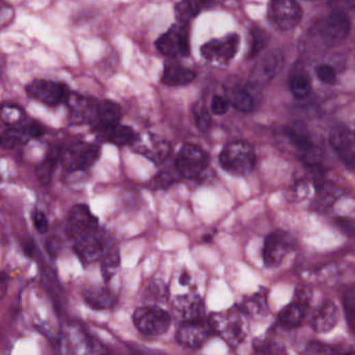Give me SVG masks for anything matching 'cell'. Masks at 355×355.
I'll return each instance as SVG.
<instances>
[{"instance_id": "6da1fadb", "label": "cell", "mask_w": 355, "mask_h": 355, "mask_svg": "<svg viewBox=\"0 0 355 355\" xmlns=\"http://www.w3.org/2000/svg\"><path fill=\"white\" fill-rule=\"evenodd\" d=\"M209 323L212 332L234 348L239 346L248 336V317L239 306L214 313Z\"/></svg>"}, {"instance_id": "7a4b0ae2", "label": "cell", "mask_w": 355, "mask_h": 355, "mask_svg": "<svg viewBox=\"0 0 355 355\" xmlns=\"http://www.w3.org/2000/svg\"><path fill=\"white\" fill-rule=\"evenodd\" d=\"M257 156L254 148L246 141L226 144L220 154L222 169L233 175H246L254 170Z\"/></svg>"}, {"instance_id": "3957f363", "label": "cell", "mask_w": 355, "mask_h": 355, "mask_svg": "<svg viewBox=\"0 0 355 355\" xmlns=\"http://www.w3.org/2000/svg\"><path fill=\"white\" fill-rule=\"evenodd\" d=\"M172 317L158 306H144L135 310L133 323L140 334L148 336L163 334L170 326Z\"/></svg>"}, {"instance_id": "277c9868", "label": "cell", "mask_w": 355, "mask_h": 355, "mask_svg": "<svg viewBox=\"0 0 355 355\" xmlns=\"http://www.w3.org/2000/svg\"><path fill=\"white\" fill-rule=\"evenodd\" d=\"M209 162V156L202 148L187 143L180 149L174 166L182 178L194 180L206 171Z\"/></svg>"}, {"instance_id": "5b68a950", "label": "cell", "mask_w": 355, "mask_h": 355, "mask_svg": "<svg viewBox=\"0 0 355 355\" xmlns=\"http://www.w3.org/2000/svg\"><path fill=\"white\" fill-rule=\"evenodd\" d=\"M101 149L96 144L78 142L61 154L63 167L68 172H83L91 168L99 158Z\"/></svg>"}, {"instance_id": "8992f818", "label": "cell", "mask_w": 355, "mask_h": 355, "mask_svg": "<svg viewBox=\"0 0 355 355\" xmlns=\"http://www.w3.org/2000/svg\"><path fill=\"white\" fill-rule=\"evenodd\" d=\"M209 320L205 318L186 321L180 325L176 332V341L184 348L198 349L206 344L212 334Z\"/></svg>"}, {"instance_id": "52a82bcc", "label": "cell", "mask_w": 355, "mask_h": 355, "mask_svg": "<svg viewBox=\"0 0 355 355\" xmlns=\"http://www.w3.org/2000/svg\"><path fill=\"white\" fill-rule=\"evenodd\" d=\"M99 230L97 217L86 204H77L72 208L68 218L67 234L71 240H79Z\"/></svg>"}, {"instance_id": "ba28073f", "label": "cell", "mask_w": 355, "mask_h": 355, "mask_svg": "<svg viewBox=\"0 0 355 355\" xmlns=\"http://www.w3.org/2000/svg\"><path fill=\"white\" fill-rule=\"evenodd\" d=\"M187 26V24L172 26L170 31L166 32L156 42L158 50L168 58L188 56L190 45Z\"/></svg>"}, {"instance_id": "9c48e42d", "label": "cell", "mask_w": 355, "mask_h": 355, "mask_svg": "<svg viewBox=\"0 0 355 355\" xmlns=\"http://www.w3.org/2000/svg\"><path fill=\"white\" fill-rule=\"evenodd\" d=\"M292 247V238L287 232L276 230L268 234L264 241L263 260L267 268H276Z\"/></svg>"}, {"instance_id": "30bf717a", "label": "cell", "mask_w": 355, "mask_h": 355, "mask_svg": "<svg viewBox=\"0 0 355 355\" xmlns=\"http://www.w3.org/2000/svg\"><path fill=\"white\" fill-rule=\"evenodd\" d=\"M26 91L34 99L51 106L66 101L70 94L63 84L47 79L34 80L33 83L27 86Z\"/></svg>"}, {"instance_id": "8fae6325", "label": "cell", "mask_w": 355, "mask_h": 355, "mask_svg": "<svg viewBox=\"0 0 355 355\" xmlns=\"http://www.w3.org/2000/svg\"><path fill=\"white\" fill-rule=\"evenodd\" d=\"M239 41V36L233 34L222 39L208 42L200 48V52L204 59L208 62L228 64L236 56Z\"/></svg>"}, {"instance_id": "7c38bea8", "label": "cell", "mask_w": 355, "mask_h": 355, "mask_svg": "<svg viewBox=\"0 0 355 355\" xmlns=\"http://www.w3.org/2000/svg\"><path fill=\"white\" fill-rule=\"evenodd\" d=\"M270 17L278 29L289 31L302 21V10L296 0H272Z\"/></svg>"}, {"instance_id": "4fadbf2b", "label": "cell", "mask_w": 355, "mask_h": 355, "mask_svg": "<svg viewBox=\"0 0 355 355\" xmlns=\"http://www.w3.org/2000/svg\"><path fill=\"white\" fill-rule=\"evenodd\" d=\"M66 102L70 110V121L72 124L80 125L94 123L97 119L100 104L97 100L79 94L70 93Z\"/></svg>"}, {"instance_id": "5bb4252c", "label": "cell", "mask_w": 355, "mask_h": 355, "mask_svg": "<svg viewBox=\"0 0 355 355\" xmlns=\"http://www.w3.org/2000/svg\"><path fill=\"white\" fill-rule=\"evenodd\" d=\"M105 236L99 230L74 242V250L83 264H93L101 260L105 252Z\"/></svg>"}, {"instance_id": "9a60e30c", "label": "cell", "mask_w": 355, "mask_h": 355, "mask_svg": "<svg viewBox=\"0 0 355 355\" xmlns=\"http://www.w3.org/2000/svg\"><path fill=\"white\" fill-rule=\"evenodd\" d=\"M172 314L181 323L205 318V306L202 297L196 293L176 297L172 304Z\"/></svg>"}, {"instance_id": "2e32d148", "label": "cell", "mask_w": 355, "mask_h": 355, "mask_svg": "<svg viewBox=\"0 0 355 355\" xmlns=\"http://www.w3.org/2000/svg\"><path fill=\"white\" fill-rule=\"evenodd\" d=\"M282 54L280 50H272L265 54L252 69L250 83L254 86L267 85L272 78L280 72L282 66Z\"/></svg>"}, {"instance_id": "e0dca14e", "label": "cell", "mask_w": 355, "mask_h": 355, "mask_svg": "<svg viewBox=\"0 0 355 355\" xmlns=\"http://www.w3.org/2000/svg\"><path fill=\"white\" fill-rule=\"evenodd\" d=\"M308 298L306 293L298 292L294 300L278 314L280 324L286 328H294L302 324L308 313Z\"/></svg>"}, {"instance_id": "ac0fdd59", "label": "cell", "mask_w": 355, "mask_h": 355, "mask_svg": "<svg viewBox=\"0 0 355 355\" xmlns=\"http://www.w3.org/2000/svg\"><path fill=\"white\" fill-rule=\"evenodd\" d=\"M320 32L326 41H342L350 32V23L348 18L343 12H336L323 20Z\"/></svg>"}, {"instance_id": "d6986e66", "label": "cell", "mask_w": 355, "mask_h": 355, "mask_svg": "<svg viewBox=\"0 0 355 355\" xmlns=\"http://www.w3.org/2000/svg\"><path fill=\"white\" fill-rule=\"evenodd\" d=\"M338 306L332 300H326L315 313L311 324L315 332L318 334H326L334 330L338 324Z\"/></svg>"}, {"instance_id": "ffe728a7", "label": "cell", "mask_w": 355, "mask_h": 355, "mask_svg": "<svg viewBox=\"0 0 355 355\" xmlns=\"http://www.w3.org/2000/svg\"><path fill=\"white\" fill-rule=\"evenodd\" d=\"M122 118L121 108L116 102L104 101L99 104L98 116L95 123V130L106 134L114 126L120 124Z\"/></svg>"}, {"instance_id": "44dd1931", "label": "cell", "mask_w": 355, "mask_h": 355, "mask_svg": "<svg viewBox=\"0 0 355 355\" xmlns=\"http://www.w3.org/2000/svg\"><path fill=\"white\" fill-rule=\"evenodd\" d=\"M84 300L94 310H108L114 306L116 299L111 291L103 286H92L84 292Z\"/></svg>"}, {"instance_id": "7402d4cb", "label": "cell", "mask_w": 355, "mask_h": 355, "mask_svg": "<svg viewBox=\"0 0 355 355\" xmlns=\"http://www.w3.org/2000/svg\"><path fill=\"white\" fill-rule=\"evenodd\" d=\"M241 310L248 315V318H262L269 312L268 308L267 294L266 292L256 293L250 297L244 299L241 304H239Z\"/></svg>"}, {"instance_id": "603a6c76", "label": "cell", "mask_w": 355, "mask_h": 355, "mask_svg": "<svg viewBox=\"0 0 355 355\" xmlns=\"http://www.w3.org/2000/svg\"><path fill=\"white\" fill-rule=\"evenodd\" d=\"M330 142L337 151L350 149L355 145V125L336 126L330 132Z\"/></svg>"}, {"instance_id": "cb8c5ba5", "label": "cell", "mask_w": 355, "mask_h": 355, "mask_svg": "<svg viewBox=\"0 0 355 355\" xmlns=\"http://www.w3.org/2000/svg\"><path fill=\"white\" fill-rule=\"evenodd\" d=\"M196 78V73L182 66L170 65L164 69L162 83L168 86H183L192 83Z\"/></svg>"}, {"instance_id": "d4e9b609", "label": "cell", "mask_w": 355, "mask_h": 355, "mask_svg": "<svg viewBox=\"0 0 355 355\" xmlns=\"http://www.w3.org/2000/svg\"><path fill=\"white\" fill-rule=\"evenodd\" d=\"M137 151L155 162L156 165H159L168 160L170 154V144L163 140H151V145L142 144L138 146Z\"/></svg>"}, {"instance_id": "484cf974", "label": "cell", "mask_w": 355, "mask_h": 355, "mask_svg": "<svg viewBox=\"0 0 355 355\" xmlns=\"http://www.w3.org/2000/svg\"><path fill=\"white\" fill-rule=\"evenodd\" d=\"M101 270L105 282H108L110 278H114V274L118 272L121 262V256L118 247L112 246L109 242L106 245L105 252L101 258Z\"/></svg>"}, {"instance_id": "4316f807", "label": "cell", "mask_w": 355, "mask_h": 355, "mask_svg": "<svg viewBox=\"0 0 355 355\" xmlns=\"http://www.w3.org/2000/svg\"><path fill=\"white\" fill-rule=\"evenodd\" d=\"M29 139L31 136L28 127L12 126V128L0 134V146L5 149H13L16 146L27 143Z\"/></svg>"}, {"instance_id": "83f0119b", "label": "cell", "mask_w": 355, "mask_h": 355, "mask_svg": "<svg viewBox=\"0 0 355 355\" xmlns=\"http://www.w3.org/2000/svg\"><path fill=\"white\" fill-rule=\"evenodd\" d=\"M289 140L292 142L293 145L296 146L298 149L302 150L304 154H310L315 148L314 142L310 134L302 126L295 125L289 126L285 130Z\"/></svg>"}, {"instance_id": "f1b7e54d", "label": "cell", "mask_w": 355, "mask_h": 355, "mask_svg": "<svg viewBox=\"0 0 355 355\" xmlns=\"http://www.w3.org/2000/svg\"><path fill=\"white\" fill-rule=\"evenodd\" d=\"M108 141L116 146H127L131 145L136 142V134L131 127L126 125L114 126L112 130L106 134Z\"/></svg>"}, {"instance_id": "f546056e", "label": "cell", "mask_w": 355, "mask_h": 355, "mask_svg": "<svg viewBox=\"0 0 355 355\" xmlns=\"http://www.w3.org/2000/svg\"><path fill=\"white\" fill-rule=\"evenodd\" d=\"M230 103L242 113H250L254 110V101L250 93L244 89H234L231 93Z\"/></svg>"}, {"instance_id": "4dcf8cb0", "label": "cell", "mask_w": 355, "mask_h": 355, "mask_svg": "<svg viewBox=\"0 0 355 355\" xmlns=\"http://www.w3.org/2000/svg\"><path fill=\"white\" fill-rule=\"evenodd\" d=\"M168 296V290L166 284L161 282H152L146 289L144 297L150 306L166 302Z\"/></svg>"}, {"instance_id": "1f68e13d", "label": "cell", "mask_w": 355, "mask_h": 355, "mask_svg": "<svg viewBox=\"0 0 355 355\" xmlns=\"http://www.w3.org/2000/svg\"><path fill=\"white\" fill-rule=\"evenodd\" d=\"M291 92L292 95L296 99H304L312 91V84H311L310 78L304 74H298L294 76L291 80L290 85Z\"/></svg>"}, {"instance_id": "d6a6232c", "label": "cell", "mask_w": 355, "mask_h": 355, "mask_svg": "<svg viewBox=\"0 0 355 355\" xmlns=\"http://www.w3.org/2000/svg\"><path fill=\"white\" fill-rule=\"evenodd\" d=\"M25 117L23 110L17 106L7 104L0 108V119L9 126H17Z\"/></svg>"}, {"instance_id": "836d02e7", "label": "cell", "mask_w": 355, "mask_h": 355, "mask_svg": "<svg viewBox=\"0 0 355 355\" xmlns=\"http://www.w3.org/2000/svg\"><path fill=\"white\" fill-rule=\"evenodd\" d=\"M180 178H182V176L176 170V166H174V169L166 168V169L159 171V173L152 180V186L155 188H166L172 186Z\"/></svg>"}, {"instance_id": "e575fe53", "label": "cell", "mask_w": 355, "mask_h": 355, "mask_svg": "<svg viewBox=\"0 0 355 355\" xmlns=\"http://www.w3.org/2000/svg\"><path fill=\"white\" fill-rule=\"evenodd\" d=\"M250 36H252V47H250V58L254 59L267 46L269 37H268L266 31L261 29V27H254Z\"/></svg>"}, {"instance_id": "d590c367", "label": "cell", "mask_w": 355, "mask_h": 355, "mask_svg": "<svg viewBox=\"0 0 355 355\" xmlns=\"http://www.w3.org/2000/svg\"><path fill=\"white\" fill-rule=\"evenodd\" d=\"M58 154H54L53 156H48L42 164L38 166L36 169V175L38 180L43 184H48L51 180L52 173H53L54 168L56 165V160H57Z\"/></svg>"}, {"instance_id": "8d00e7d4", "label": "cell", "mask_w": 355, "mask_h": 355, "mask_svg": "<svg viewBox=\"0 0 355 355\" xmlns=\"http://www.w3.org/2000/svg\"><path fill=\"white\" fill-rule=\"evenodd\" d=\"M194 120L200 132H208L211 127L212 120L204 102L200 101L194 106Z\"/></svg>"}, {"instance_id": "74e56055", "label": "cell", "mask_w": 355, "mask_h": 355, "mask_svg": "<svg viewBox=\"0 0 355 355\" xmlns=\"http://www.w3.org/2000/svg\"><path fill=\"white\" fill-rule=\"evenodd\" d=\"M254 349L259 354H278L284 352V347L269 338H257Z\"/></svg>"}, {"instance_id": "f35d334b", "label": "cell", "mask_w": 355, "mask_h": 355, "mask_svg": "<svg viewBox=\"0 0 355 355\" xmlns=\"http://www.w3.org/2000/svg\"><path fill=\"white\" fill-rule=\"evenodd\" d=\"M344 310L346 314L347 324L350 330L355 332V288L347 291L344 297Z\"/></svg>"}, {"instance_id": "ab89813d", "label": "cell", "mask_w": 355, "mask_h": 355, "mask_svg": "<svg viewBox=\"0 0 355 355\" xmlns=\"http://www.w3.org/2000/svg\"><path fill=\"white\" fill-rule=\"evenodd\" d=\"M336 195H334L332 188H328V186H322V188H318L316 201H315L317 210H328L336 201Z\"/></svg>"}, {"instance_id": "60d3db41", "label": "cell", "mask_w": 355, "mask_h": 355, "mask_svg": "<svg viewBox=\"0 0 355 355\" xmlns=\"http://www.w3.org/2000/svg\"><path fill=\"white\" fill-rule=\"evenodd\" d=\"M316 74L319 80L326 85H334L336 83L337 73L332 66L325 65V64L317 66Z\"/></svg>"}, {"instance_id": "b9f144b4", "label": "cell", "mask_w": 355, "mask_h": 355, "mask_svg": "<svg viewBox=\"0 0 355 355\" xmlns=\"http://www.w3.org/2000/svg\"><path fill=\"white\" fill-rule=\"evenodd\" d=\"M334 225L346 236L355 234V219L349 217H337L334 219Z\"/></svg>"}, {"instance_id": "7bdbcfd3", "label": "cell", "mask_w": 355, "mask_h": 355, "mask_svg": "<svg viewBox=\"0 0 355 355\" xmlns=\"http://www.w3.org/2000/svg\"><path fill=\"white\" fill-rule=\"evenodd\" d=\"M230 101L222 96H214L211 101V111L215 115H224L228 111Z\"/></svg>"}, {"instance_id": "ee69618b", "label": "cell", "mask_w": 355, "mask_h": 355, "mask_svg": "<svg viewBox=\"0 0 355 355\" xmlns=\"http://www.w3.org/2000/svg\"><path fill=\"white\" fill-rule=\"evenodd\" d=\"M176 17H178L179 21L181 22V24H188L190 19L194 17L186 0L176 5Z\"/></svg>"}, {"instance_id": "f6af8a7d", "label": "cell", "mask_w": 355, "mask_h": 355, "mask_svg": "<svg viewBox=\"0 0 355 355\" xmlns=\"http://www.w3.org/2000/svg\"><path fill=\"white\" fill-rule=\"evenodd\" d=\"M194 17L198 16L202 10L211 7L212 0H186Z\"/></svg>"}, {"instance_id": "bcb514c9", "label": "cell", "mask_w": 355, "mask_h": 355, "mask_svg": "<svg viewBox=\"0 0 355 355\" xmlns=\"http://www.w3.org/2000/svg\"><path fill=\"white\" fill-rule=\"evenodd\" d=\"M338 154L344 165L351 171L355 172V152L351 151L350 149H345L338 151Z\"/></svg>"}, {"instance_id": "7dc6e473", "label": "cell", "mask_w": 355, "mask_h": 355, "mask_svg": "<svg viewBox=\"0 0 355 355\" xmlns=\"http://www.w3.org/2000/svg\"><path fill=\"white\" fill-rule=\"evenodd\" d=\"M34 223H35L36 228L38 232H47L48 230V220L47 217L45 216L43 212L37 210L35 214L33 215Z\"/></svg>"}, {"instance_id": "c3c4849f", "label": "cell", "mask_w": 355, "mask_h": 355, "mask_svg": "<svg viewBox=\"0 0 355 355\" xmlns=\"http://www.w3.org/2000/svg\"><path fill=\"white\" fill-rule=\"evenodd\" d=\"M332 349L330 348V346L322 344V343L313 342L308 345V353H312V354H317V353H332Z\"/></svg>"}, {"instance_id": "681fc988", "label": "cell", "mask_w": 355, "mask_h": 355, "mask_svg": "<svg viewBox=\"0 0 355 355\" xmlns=\"http://www.w3.org/2000/svg\"><path fill=\"white\" fill-rule=\"evenodd\" d=\"M27 127L31 138H40V136L44 134L43 126L38 123V122H33V123L29 124Z\"/></svg>"}, {"instance_id": "f907efd6", "label": "cell", "mask_w": 355, "mask_h": 355, "mask_svg": "<svg viewBox=\"0 0 355 355\" xmlns=\"http://www.w3.org/2000/svg\"><path fill=\"white\" fill-rule=\"evenodd\" d=\"M334 8H355V0H330Z\"/></svg>"}, {"instance_id": "816d5d0a", "label": "cell", "mask_w": 355, "mask_h": 355, "mask_svg": "<svg viewBox=\"0 0 355 355\" xmlns=\"http://www.w3.org/2000/svg\"><path fill=\"white\" fill-rule=\"evenodd\" d=\"M8 292V278L5 273L0 272V300L5 298Z\"/></svg>"}, {"instance_id": "f5cc1de1", "label": "cell", "mask_w": 355, "mask_h": 355, "mask_svg": "<svg viewBox=\"0 0 355 355\" xmlns=\"http://www.w3.org/2000/svg\"><path fill=\"white\" fill-rule=\"evenodd\" d=\"M9 18V11H8L7 5H3L0 0V24L5 23Z\"/></svg>"}, {"instance_id": "db71d44e", "label": "cell", "mask_w": 355, "mask_h": 355, "mask_svg": "<svg viewBox=\"0 0 355 355\" xmlns=\"http://www.w3.org/2000/svg\"><path fill=\"white\" fill-rule=\"evenodd\" d=\"M190 280H192V276H190L189 273L187 271H184L180 276V284H183V286H188L190 284Z\"/></svg>"}, {"instance_id": "11a10c76", "label": "cell", "mask_w": 355, "mask_h": 355, "mask_svg": "<svg viewBox=\"0 0 355 355\" xmlns=\"http://www.w3.org/2000/svg\"><path fill=\"white\" fill-rule=\"evenodd\" d=\"M22 249H23V252H25L26 256H33L34 247L31 243L24 242L23 244H22Z\"/></svg>"}, {"instance_id": "9f6ffc18", "label": "cell", "mask_w": 355, "mask_h": 355, "mask_svg": "<svg viewBox=\"0 0 355 355\" xmlns=\"http://www.w3.org/2000/svg\"><path fill=\"white\" fill-rule=\"evenodd\" d=\"M212 238H213V236L209 234V236H204V241L205 242H210V241H212Z\"/></svg>"}, {"instance_id": "6f0895ef", "label": "cell", "mask_w": 355, "mask_h": 355, "mask_svg": "<svg viewBox=\"0 0 355 355\" xmlns=\"http://www.w3.org/2000/svg\"><path fill=\"white\" fill-rule=\"evenodd\" d=\"M311 1H317V0H311Z\"/></svg>"}]
</instances>
